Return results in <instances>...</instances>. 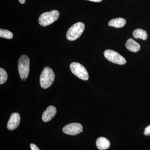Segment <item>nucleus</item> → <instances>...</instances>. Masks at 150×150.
I'll use <instances>...</instances> for the list:
<instances>
[{
	"label": "nucleus",
	"instance_id": "14",
	"mask_svg": "<svg viewBox=\"0 0 150 150\" xmlns=\"http://www.w3.org/2000/svg\"><path fill=\"white\" fill-rule=\"evenodd\" d=\"M0 37L6 39H11L13 37V34L9 30H7L0 29Z\"/></svg>",
	"mask_w": 150,
	"mask_h": 150
},
{
	"label": "nucleus",
	"instance_id": "7",
	"mask_svg": "<svg viewBox=\"0 0 150 150\" xmlns=\"http://www.w3.org/2000/svg\"><path fill=\"white\" fill-rule=\"evenodd\" d=\"M83 126L79 123H71L67 124L63 128V131L68 135L75 136L83 131Z\"/></svg>",
	"mask_w": 150,
	"mask_h": 150
},
{
	"label": "nucleus",
	"instance_id": "17",
	"mask_svg": "<svg viewBox=\"0 0 150 150\" xmlns=\"http://www.w3.org/2000/svg\"><path fill=\"white\" fill-rule=\"evenodd\" d=\"M30 147L31 150H40L38 147L36 145L33 144H30Z\"/></svg>",
	"mask_w": 150,
	"mask_h": 150
},
{
	"label": "nucleus",
	"instance_id": "19",
	"mask_svg": "<svg viewBox=\"0 0 150 150\" xmlns=\"http://www.w3.org/2000/svg\"><path fill=\"white\" fill-rule=\"evenodd\" d=\"M19 2L21 4H24L25 2V0H19Z\"/></svg>",
	"mask_w": 150,
	"mask_h": 150
},
{
	"label": "nucleus",
	"instance_id": "2",
	"mask_svg": "<svg viewBox=\"0 0 150 150\" xmlns=\"http://www.w3.org/2000/svg\"><path fill=\"white\" fill-rule=\"evenodd\" d=\"M30 60L28 56L23 55L20 56L18 62V70L22 80L25 81L29 73Z\"/></svg>",
	"mask_w": 150,
	"mask_h": 150
},
{
	"label": "nucleus",
	"instance_id": "13",
	"mask_svg": "<svg viewBox=\"0 0 150 150\" xmlns=\"http://www.w3.org/2000/svg\"><path fill=\"white\" fill-rule=\"evenodd\" d=\"M133 36L136 39H142L146 40L147 38L148 35L147 32L144 30L138 28L135 30L133 33Z\"/></svg>",
	"mask_w": 150,
	"mask_h": 150
},
{
	"label": "nucleus",
	"instance_id": "6",
	"mask_svg": "<svg viewBox=\"0 0 150 150\" xmlns=\"http://www.w3.org/2000/svg\"><path fill=\"white\" fill-rule=\"evenodd\" d=\"M104 56L108 61L119 65L126 64V61L124 57L113 50L108 49L104 52Z\"/></svg>",
	"mask_w": 150,
	"mask_h": 150
},
{
	"label": "nucleus",
	"instance_id": "8",
	"mask_svg": "<svg viewBox=\"0 0 150 150\" xmlns=\"http://www.w3.org/2000/svg\"><path fill=\"white\" fill-rule=\"evenodd\" d=\"M21 117L19 113H12L7 124V129L9 130H13L16 129L20 123Z\"/></svg>",
	"mask_w": 150,
	"mask_h": 150
},
{
	"label": "nucleus",
	"instance_id": "3",
	"mask_svg": "<svg viewBox=\"0 0 150 150\" xmlns=\"http://www.w3.org/2000/svg\"><path fill=\"white\" fill-rule=\"evenodd\" d=\"M85 25L82 22H78L72 25L67 31V38L69 40L73 41L79 38L85 29Z\"/></svg>",
	"mask_w": 150,
	"mask_h": 150
},
{
	"label": "nucleus",
	"instance_id": "18",
	"mask_svg": "<svg viewBox=\"0 0 150 150\" xmlns=\"http://www.w3.org/2000/svg\"><path fill=\"white\" fill-rule=\"evenodd\" d=\"M88 1H91L95 2H100L102 0H88Z\"/></svg>",
	"mask_w": 150,
	"mask_h": 150
},
{
	"label": "nucleus",
	"instance_id": "16",
	"mask_svg": "<svg viewBox=\"0 0 150 150\" xmlns=\"http://www.w3.org/2000/svg\"><path fill=\"white\" fill-rule=\"evenodd\" d=\"M144 134L145 136H150V125L145 128L144 131Z\"/></svg>",
	"mask_w": 150,
	"mask_h": 150
},
{
	"label": "nucleus",
	"instance_id": "12",
	"mask_svg": "<svg viewBox=\"0 0 150 150\" xmlns=\"http://www.w3.org/2000/svg\"><path fill=\"white\" fill-rule=\"evenodd\" d=\"M126 24V21L122 18L112 19L108 23V25L117 28L123 27Z\"/></svg>",
	"mask_w": 150,
	"mask_h": 150
},
{
	"label": "nucleus",
	"instance_id": "9",
	"mask_svg": "<svg viewBox=\"0 0 150 150\" xmlns=\"http://www.w3.org/2000/svg\"><path fill=\"white\" fill-rule=\"evenodd\" d=\"M57 110L56 108L52 105H50L47 108L46 110L43 112L42 115V120L45 122L51 121L56 115Z\"/></svg>",
	"mask_w": 150,
	"mask_h": 150
},
{
	"label": "nucleus",
	"instance_id": "10",
	"mask_svg": "<svg viewBox=\"0 0 150 150\" xmlns=\"http://www.w3.org/2000/svg\"><path fill=\"white\" fill-rule=\"evenodd\" d=\"M126 47L129 51L134 53L139 51L141 48L140 44L131 38H129L126 41Z\"/></svg>",
	"mask_w": 150,
	"mask_h": 150
},
{
	"label": "nucleus",
	"instance_id": "4",
	"mask_svg": "<svg viewBox=\"0 0 150 150\" xmlns=\"http://www.w3.org/2000/svg\"><path fill=\"white\" fill-rule=\"evenodd\" d=\"M59 16V12L57 10H53L47 12L40 15L38 22L43 26H48L56 21Z\"/></svg>",
	"mask_w": 150,
	"mask_h": 150
},
{
	"label": "nucleus",
	"instance_id": "15",
	"mask_svg": "<svg viewBox=\"0 0 150 150\" xmlns=\"http://www.w3.org/2000/svg\"><path fill=\"white\" fill-rule=\"evenodd\" d=\"M7 73L3 68H0V84L2 85L6 82L7 80Z\"/></svg>",
	"mask_w": 150,
	"mask_h": 150
},
{
	"label": "nucleus",
	"instance_id": "1",
	"mask_svg": "<svg viewBox=\"0 0 150 150\" xmlns=\"http://www.w3.org/2000/svg\"><path fill=\"white\" fill-rule=\"evenodd\" d=\"M55 75L54 71L50 67L44 68L40 77V85L42 88H48L53 83Z\"/></svg>",
	"mask_w": 150,
	"mask_h": 150
},
{
	"label": "nucleus",
	"instance_id": "5",
	"mask_svg": "<svg viewBox=\"0 0 150 150\" xmlns=\"http://www.w3.org/2000/svg\"><path fill=\"white\" fill-rule=\"evenodd\" d=\"M71 71L75 76L81 79L87 81L88 79L89 76L87 71L83 65L77 62H73L70 66Z\"/></svg>",
	"mask_w": 150,
	"mask_h": 150
},
{
	"label": "nucleus",
	"instance_id": "11",
	"mask_svg": "<svg viewBox=\"0 0 150 150\" xmlns=\"http://www.w3.org/2000/svg\"><path fill=\"white\" fill-rule=\"evenodd\" d=\"M96 146L98 149L104 150L107 149L110 146L109 140L103 137H100L97 139L96 142Z\"/></svg>",
	"mask_w": 150,
	"mask_h": 150
}]
</instances>
